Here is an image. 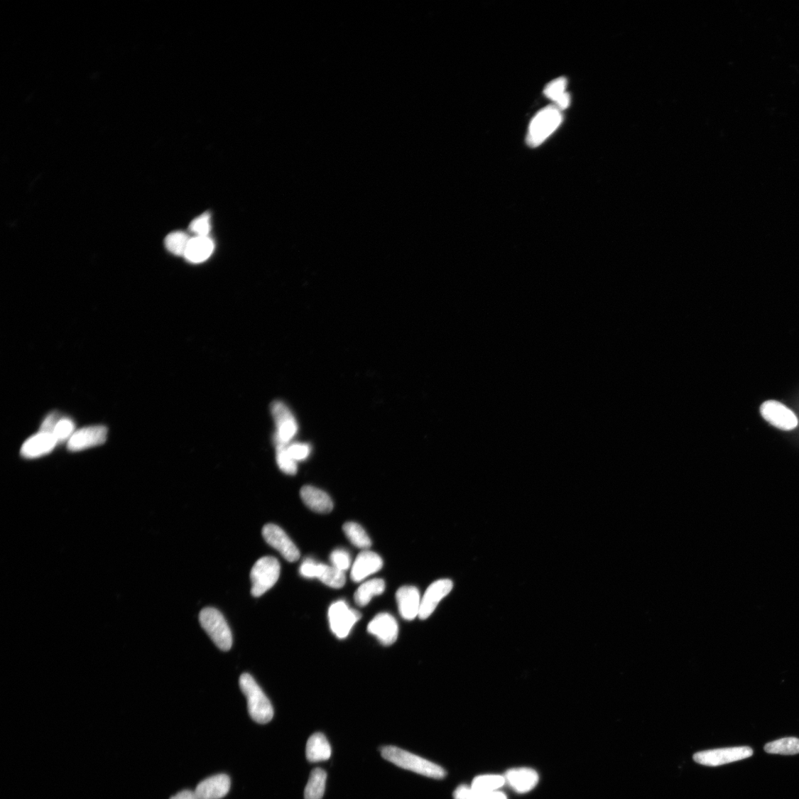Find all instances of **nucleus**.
<instances>
[{
  "label": "nucleus",
  "instance_id": "nucleus-1",
  "mask_svg": "<svg viewBox=\"0 0 799 799\" xmlns=\"http://www.w3.org/2000/svg\"><path fill=\"white\" fill-rule=\"evenodd\" d=\"M381 756L398 767L426 777L441 779L447 775L445 770L436 763L394 746L384 747Z\"/></svg>",
  "mask_w": 799,
  "mask_h": 799
},
{
  "label": "nucleus",
  "instance_id": "nucleus-2",
  "mask_svg": "<svg viewBox=\"0 0 799 799\" xmlns=\"http://www.w3.org/2000/svg\"><path fill=\"white\" fill-rule=\"evenodd\" d=\"M239 686L246 698L248 712L259 724L270 722L274 716L271 701L249 673H243L239 679Z\"/></svg>",
  "mask_w": 799,
  "mask_h": 799
},
{
  "label": "nucleus",
  "instance_id": "nucleus-3",
  "mask_svg": "<svg viewBox=\"0 0 799 799\" xmlns=\"http://www.w3.org/2000/svg\"><path fill=\"white\" fill-rule=\"evenodd\" d=\"M562 121V111L555 105H550L532 119L526 137L529 147L537 148L560 127Z\"/></svg>",
  "mask_w": 799,
  "mask_h": 799
},
{
  "label": "nucleus",
  "instance_id": "nucleus-4",
  "mask_svg": "<svg viewBox=\"0 0 799 799\" xmlns=\"http://www.w3.org/2000/svg\"><path fill=\"white\" fill-rule=\"evenodd\" d=\"M200 623L219 649L227 651L232 647V633L219 611L213 608L204 609L200 614Z\"/></svg>",
  "mask_w": 799,
  "mask_h": 799
},
{
  "label": "nucleus",
  "instance_id": "nucleus-5",
  "mask_svg": "<svg viewBox=\"0 0 799 799\" xmlns=\"http://www.w3.org/2000/svg\"><path fill=\"white\" fill-rule=\"evenodd\" d=\"M280 571V563L276 558L263 557L259 559L251 572L252 595L259 597L272 589L279 578Z\"/></svg>",
  "mask_w": 799,
  "mask_h": 799
},
{
  "label": "nucleus",
  "instance_id": "nucleus-6",
  "mask_svg": "<svg viewBox=\"0 0 799 799\" xmlns=\"http://www.w3.org/2000/svg\"><path fill=\"white\" fill-rule=\"evenodd\" d=\"M361 618V613L351 609L344 600L333 602L328 611L331 631L339 638H347Z\"/></svg>",
  "mask_w": 799,
  "mask_h": 799
},
{
  "label": "nucleus",
  "instance_id": "nucleus-7",
  "mask_svg": "<svg viewBox=\"0 0 799 799\" xmlns=\"http://www.w3.org/2000/svg\"><path fill=\"white\" fill-rule=\"evenodd\" d=\"M754 755V751L747 746L743 747L727 748L701 751L694 755L695 761L700 765L708 767H719L732 762L748 759Z\"/></svg>",
  "mask_w": 799,
  "mask_h": 799
},
{
  "label": "nucleus",
  "instance_id": "nucleus-8",
  "mask_svg": "<svg viewBox=\"0 0 799 799\" xmlns=\"http://www.w3.org/2000/svg\"><path fill=\"white\" fill-rule=\"evenodd\" d=\"M300 575L308 579L317 578L332 589H341L346 583L344 572L333 566L317 563L312 559L306 560L300 567Z\"/></svg>",
  "mask_w": 799,
  "mask_h": 799
},
{
  "label": "nucleus",
  "instance_id": "nucleus-9",
  "mask_svg": "<svg viewBox=\"0 0 799 799\" xmlns=\"http://www.w3.org/2000/svg\"><path fill=\"white\" fill-rule=\"evenodd\" d=\"M262 536L266 543L275 548L283 558L293 562L300 558V552L295 544L281 527L268 524L262 529Z\"/></svg>",
  "mask_w": 799,
  "mask_h": 799
},
{
  "label": "nucleus",
  "instance_id": "nucleus-10",
  "mask_svg": "<svg viewBox=\"0 0 799 799\" xmlns=\"http://www.w3.org/2000/svg\"><path fill=\"white\" fill-rule=\"evenodd\" d=\"M760 413L768 423L781 430H793L798 423L797 417L790 408L776 401L763 403L760 407Z\"/></svg>",
  "mask_w": 799,
  "mask_h": 799
},
{
  "label": "nucleus",
  "instance_id": "nucleus-11",
  "mask_svg": "<svg viewBox=\"0 0 799 799\" xmlns=\"http://www.w3.org/2000/svg\"><path fill=\"white\" fill-rule=\"evenodd\" d=\"M271 410L277 425L275 437L276 446H288L297 433L298 425L295 419L287 406L281 402H274Z\"/></svg>",
  "mask_w": 799,
  "mask_h": 799
},
{
  "label": "nucleus",
  "instance_id": "nucleus-12",
  "mask_svg": "<svg viewBox=\"0 0 799 799\" xmlns=\"http://www.w3.org/2000/svg\"><path fill=\"white\" fill-rule=\"evenodd\" d=\"M108 429L104 425L87 426L76 431L67 442L69 451L79 452L102 445L107 440Z\"/></svg>",
  "mask_w": 799,
  "mask_h": 799
},
{
  "label": "nucleus",
  "instance_id": "nucleus-13",
  "mask_svg": "<svg viewBox=\"0 0 799 799\" xmlns=\"http://www.w3.org/2000/svg\"><path fill=\"white\" fill-rule=\"evenodd\" d=\"M368 632L374 635L384 646L394 644L398 636V625L395 617L381 613L373 618L367 627Z\"/></svg>",
  "mask_w": 799,
  "mask_h": 799
},
{
  "label": "nucleus",
  "instance_id": "nucleus-14",
  "mask_svg": "<svg viewBox=\"0 0 799 799\" xmlns=\"http://www.w3.org/2000/svg\"><path fill=\"white\" fill-rule=\"evenodd\" d=\"M452 588V582L446 579L437 580L430 585L421 598L418 617L423 620L428 619L435 612L440 602L451 592Z\"/></svg>",
  "mask_w": 799,
  "mask_h": 799
},
{
  "label": "nucleus",
  "instance_id": "nucleus-15",
  "mask_svg": "<svg viewBox=\"0 0 799 799\" xmlns=\"http://www.w3.org/2000/svg\"><path fill=\"white\" fill-rule=\"evenodd\" d=\"M384 565L380 555L371 550H364L355 559L351 570V579L359 582L371 575L379 572Z\"/></svg>",
  "mask_w": 799,
  "mask_h": 799
},
{
  "label": "nucleus",
  "instance_id": "nucleus-16",
  "mask_svg": "<svg viewBox=\"0 0 799 799\" xmlns=\"http://www.w3.org/2000/svg\"><path fill=\"white\" fill-rule=\"evenodd\" d=\"M396 600L400 614L404 619L412 621L419 616L421 598L415 586L406 585L400 588L396 593Z\"/></svg>",
  "mask_w": 799,
  "mask_h": 799
},
{
  "label": "nucleus",
  "instance_id": "nucleus-17",
  "mask_svg": "<svg viewBox=\"0 0 799 799\" xmlns=\"http://www.w3.org/2000/svg\"><path fill=\"white\" fill-rule=\"evenodd\" d=\"M58 444V442L53 434L39 432L23 443L21 452L26 458H38L51 452Z\"/></svg>",
  "mask_w": 799,
  "mask_h": 799
},
{
  "label": "nucleus",
  "instance_id": "nucleus-18",
  "mask_svg": "<svg viewBox=\"0 0 799 799\" xmlns=\"http://www.w3.org/2000/svg\"><path fill=\"white\" fill-rule=\"evenodd\" d=\"M230 785L227 775L219 774L201 781L195 793L200 799H221L229 791Z\"/></svg>",
  "mask_w": 799,
  "mask_h": 799
},
{
  "label": "nucleus",
  "instance_id": "nucleus-19",
  "mask_svg": "<svg viewBox=\"0 0 799 799\" xmlns=\"http://www.w3.org/2000/svg\"><path fill=\"white\" fill-rule=\"evenodd\" d=\"M504 777L506 783L519 793H528L534 789L539 781L538 773L526 768L511 769Z\"/></svg>",
  "mask_w": 799,
  "mask_h": 799
},
{
  "label": "nucleus",
  "instance_id": "nucleus-20",
  "mask_svg": "<svg viewBox=\"0 0 799 799\" xmlns=\"http://www.w3.org/2000/svg\"><path fill=\"white\" fill-rule=\"evenodd\" d=\"M300 495L305 505L315 512L327 513L333 509V502L329 494L316 487H302Z\"/></svg>",
  "mask_w": 799,
  "mask_h": 799
},
{
  "label": "nucleus",
  "instance_id": "nucleus-21",
  "mask_svg": "<svg viewBox=\"0 0 799 799\" xmlns=\"http://www.w3.org/2000/svg\"><path fill=\"white\" fill-rule=\"evenodd\" d=\"M214 250V243L208 237H195L190 238L184 256L190 262L202 263L212 255Z\"/></svg>",
  "mask_w": 799,
  "mask_h": 799
},
{
  "label": "nucleus",
  "instance_id": "nucleus-22",
  "mask_svg": "<svg viewBox=\"0 0 799 799\" xmlns=\"http://www.w3.org/2000/svg\"><path fill=\"white\" fill-rule=\"evenodd\" d=\"M332 754L331 746L326 737L321 733L312 735L308 741L306 755L310 762L328 760Z\"/></svg>",
  "mask_w": 799,
  "mask_h": 799
},
{
  "label": "nucleus",
  "instance_id": "nucleus-23",
  "mask_svg": "<svg viewBox=\"0 0 799 799\" xmlns=\"http://www.w3.org/2000/svg\"><path fill=\"white\" fill-rule=\"evenodd\" d=\"M567 84L565 77H559L549 82L544 89L545 96L553 101L561 111L567 109L571 103V97L566 92Z\"/></svg>",
  "mask_w": 799,
  "mask_h": 799
},
{
  "label": "nucleus",
  "instance_id": "nucleus-24",
  "mask_svg": "<svg viewBox=\"0 0 799 799\" xmlns=\"http://www.w3.org/2000/svg\"><path fill=\"white\" fill-rule=\"evenodd\" d=\"M385 589V582L382 579H373L366 581L355 592L354 602L360 607H366L373 597L382 594Z\"/></svg>",
  "mask_w": 799,
  "mask_h": 799
},
{
  "label": "nucleus",
  "instance_id": "nucleus-25",
  "mask_svg": "<svg viewBox=\"0 0 799 799\" xmlns=\"http://www.w3.org/2000/svg\"><path fill=\"white\" fill-rule=\"evenodd\" d=\"M327 773L321 768L314 769L305 790V799H322L327 781Z\"/></svg>",
  "mask_w": 799,
  "mask_h": 799
},
{
  "label": "nucleus",
  "instance_id": "nucleus-26",
  "mask_svg": "<svg viewBox=\"0 0 799 799\" xmlns=\"http://www.w3.org/2000/svg\"><path fill=\"white\" fill-rule=\"evenodd\" d=\"M765 751L771 754L796 755L799 754V739L795 737L780 739L768 743Z\"/></svg>",
  "mask_w": 799,
  "mask_h": 799
},
{
  "label": "nucleus",
  "instance_id": "nucleus-27",
  "mask_svg": "<svg viewBox=\"0 0 799 799\" xmlns=\"http://www.w3.org/2000/svg\"><path fill=\"white\" fill-rule=\"evenodd\" d=\"M343 531L353 545L365 550L371 547V539L364 528L359 524L354 522L346 523L343 526Z\"/></svg>",
  "mask_w": 799,
  "mask_h": 799
},
{
  "label": "nucleus",
  "instance_id": "nucleus-28",
  "mask_svg": "<svg viewBox=\"0 0 799 799\" xmlns=\"http://www.w3.org/2000/svg\"><path fill=\"white\" fill-rule=\"evenodd\" d=\"M506 783L504 776L499 775L479 776L473 780L472 788L481 793H488L497 790Z\"/></svg>",
  "mask_w": 799,
  "mask_h": 799
},
{
  "label": "nucleus",
  "instance_id": "nucleus-29",
  "mask_svg": "<svg viewBox=\"0 0 799 799\" xmlns=\"http://www.w3.org/2000/svg\"><path fill=\"white\" fill-rule=\"evenodd\" d=\"M190 239L188 235L183 231H175L166 237L165 244L171 254L184 256Z\"/></svg>",
  "mask_w": 799,
  "mask_h": 799
},
{
  "label": "nucleus",
  "instance_id": "nucleus-30",
  "mask_svg": "<svg viewBox=\"0 0 799 799\" xmlns=\"http://www.w3.org/2000/svg\"><path fill=\"white\" fill-rule=\"evenodd\" d=\"M276 461L280 470L284 474L294 475L297 473V462L289 454L288 446H276Z\"/></svg>",
  "mask_w": 799,
  "mask_h": 799
},
{
  "label": "nucleus",
  "instance_id": "nucleus-31",
  "mask_svg": "<svg viewBox=\"0 0 799 799\" xmlns=\"http://www.w3.org/2000/svg\"><path fill=\"white\" fill-rule=\"evenodd\" d=\"M75 432V424L73 420L67 418H62L57 424L53 435H55L59 443L67 442Z\"/></svg>",
  "mask_w": 799,
  "mask_h": 799
},
{
  "label": "nucleus",
  "instance_id": "nucleus-32",
  "mask_svg": "<svg viewBox=\"0 0 799 799\" xmlns=\"http://www.w3.org/2000/svg\"><path fill=\"white\" fill-rule=\"evenodd\" d=\"M190 230L195 237H208L211 230L210 215L208 212L195 218L190 224Z\"/></svg>",
  "mask_w": 799,
  "mask_h": 799
},
{
  "label": "nucleus",
  "instance_id": "nucleus-33",
  "mask_svg": "<svg viewBox=\"0 0 799 799\" xmlns=\"http://www.w3.org/2000/svg\"><path fill=\"white\" fill-rule=\"evenodd\" d=\"M332 566L343 572L351 566V557L346 550L337 548L333 550L330 557Z\"/></svg>",
  "mask_w": 799,
  "mask_h": 799
},
{
  "label": "nucleus",
  "instance_id": "nucleus-34",
  "mask_svg": "<svg viewBox=\"0 0 799 799\" xmlns=\"http://www.w3.org/2000/svg\"><path fill=\"white\" fill-rule=\"evenodd\" d=\"M288 450L290 456L297 462L306 460L311 452V447L307 443H293L288 445Z\"/></svg>",
  "mask_w": 799,
  "mask_h": 799
},
{
  "label": "nucleus",
  "instance_id": "nucleus-35",
  "mask_svg": "<svg viewBox=\"0 0 799 799\" xmlns=\"http://www.w3.org/2000/svg\"><path fill=\"white\" fill-rule=\"evenodd\" d=\"M61 418L60 415L58 413H50L42 423L40 432L53 434L57 424Z\"/></svg>",
  "mask_w": 799,
  "mask_h": 799
},
{
  "label": "nucleus",
  "instance_id": "nucleus-36",
  "mask_svg": "<svg viewBox=\"0 0 799 799\" xmlns=\"http://www.w3.org/2000/svg\"><path fill=\"white\" fill-rule=\"evenodd\" d=\"M474 794L472 787L460 786L453 793L454 799H472Z\"/></svg>",
  "mask_w": 799,
  "mask_h": 799
},
{
  "label": "nucleus",
  "instance_id": "nucleus-37",
  "mask_svg": "<svg viewBox=\"0 0 799 799\" xmlns=\"http://www.w3.org/2000/svg\"><path fill=\"white\" fill-rule=\"evenodd\" d=\"M170 799H200L197 793L191 790H185L178 793L175 795L172 796Z\"/></svg>",
  "mask_w": 799,
  "mask_h": 799
},
{
  "label": "nucleus",
  "instance_id": "nucleus-38",
  "mask_svg": "<svg viewBox=\"0 0 799 799\" xmlns=\"http://www.w3.org/2000/svg\"><path fill=\"white\" fill-rule=\"evenodd\" d=\"M486 799H507L506 795L500 791L486 793Z\"/></svg>",
  "mask_w": 799,
  "mask_h": 799
}]
</instances>
